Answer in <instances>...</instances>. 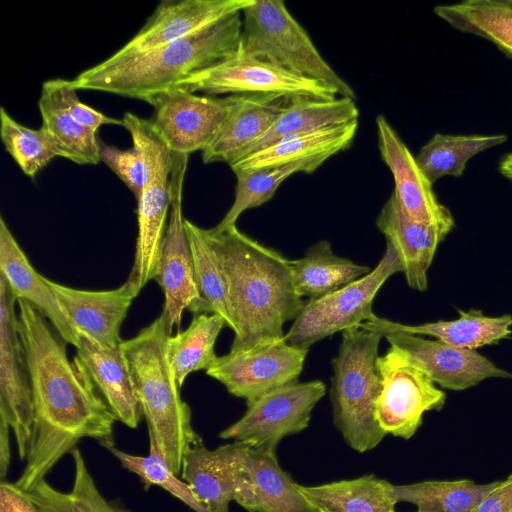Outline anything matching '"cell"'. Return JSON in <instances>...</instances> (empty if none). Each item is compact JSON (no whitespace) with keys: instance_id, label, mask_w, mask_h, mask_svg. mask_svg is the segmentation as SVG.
<instances>
[{"instance_id":"cell-44","label":"cell","mask_w":512,"mask_h":512,"mask_svg":"<svg viewBox=\"0 0 512 512\" xmlns=\"http://www.w3.org/2000/svg\"><path fill=\"white\" fill-rule=\"evenodd\" d=\"M471 512H512V473Z\"/></svg>"},{"instance_id":"cell-34","label":"cell","mask_w":512,"mask_h":512,"mask_svg":"<svg viewBox=\"0 0 512 512\" xmlns=\"http://www.w3.org/2000/svg\"><path fill=\"white\" fill-rule=\"evenodd\" d=\"M502 482L477 484L473 480L422 481L393 485L396 502H409L418 512H471L480 501Z\"/></svg>"},{"instance_id":"cell-28","label":"cell","mask_w":512,"mask_h":512,"mask_svg":"<svg viewBox=\"0 0 512 512\" xmlns=\"http://www.w3.org/2000/svg\"><path fill=\"white\" fill-rule=\"evenodd\" d=\"M247 473L250 496L244 509L248 512H317L281 468L276 453L251 447Z\"/></svg>"},{"instance_id":"cell-42","label":"cell","mask_w":512,"mask_h":512,"mask_svg":"<svg viewBox=\"0 0 512 512\" xmlns=\"http://www.w3.org/2000/svg\"><path fill=\"white\" fill-rule=\"evenodd\" d=\"M57 82L64 106L69 114L81 125L96 132L103 125L114 124L123 126L122 120L111 118L80 101L76 93L77 90L71 86L70 80L57 78Z\"/></svg>"},{"instance_id":"cell-45","label":"cell","mask_w":512,"mask_h":512,"mask_svg":"<svg viewBox=\"0 0 512 512\" xmlns=\"http://www.w3.org/2000/svg\"><path fill=\"white\" fill-rule=\"evenodd\" d=\"M10 426L2 419H0V476L1 481L5 480L8 473L11 451L9 441Z\"/></svg>"},{"instance_id":"cell-20","label":"cell","mask_w":512,"mask_h":512,"mask_svg":"<svg viewBox=\"0 0 512 512\" xmlns=\"http://www.w3.org/2000/svg\"><path fill=\"white\" fill-rule=\"evenodd\" d=\"M173 154L159 161L137 200L138 234L127 279L139 292L155 279L171 207L170 177Z\"/></svg>"},{"instance_id":"cell-26","label":"cell","mask_w":512,"mask_h":512,"mask_svg":"<svg viewBox=\"0 0 512 512\" xmlns=\"http://www.w3.org/2000/svg\"><path fill=\"white\" fill-rule=\"evenodd\" d=\"M358 117L359 109L355 100L350 98L337 97L333 100L303 96L290 98L268 131L250 145L241 158L291 136L346 124L358 120Z\"/></svg>"},{"instance_id":"cell-9","label":"cell","mask_w":512,"mask_h":512,"mask_svg":"<svg viewBox=\"0 0 512 512\" xmlns=\"http://www.w3.org/2000/svg\"><path fill=\"white\" fill-rule=\"evenodd\" d=\"M325 393L326 384L321 380L295 381L247 400L244 415L221 431L219 437L276 453L284 437L309 426L312 411Z\"/></svg>"},{"instance_id":"cell-11","label":"cell","mask_w":512,"mask_h":512,"mask_svg":"<svg viewBox=\"0 0 512 512\" xmlns=\"http://www.w3.org/2000/svg\"><path fill=\"white\" fill-rule=\"evenodd\" d=\"M188 155L173 154L170 177L171 207L155 280L164 294L168 326H179L185 310L200 314L201 297L195 280L192 254L182 213V190Z\"/></svg>"},{"instance_id":"cell-39","label":"cell","mask_w":512,"mask_h":512,"mask_svg":"<svg viewBox=\"0 0 512 512\" xmlns=\"http://www.w3.org/2000/svg\"><path fill=\"white\" fill-rule=\"evenodd\" d=\"M0 131L6 151L30 178L53 158L61 157L56 144L42 127L32 129L18 123L4 107L0 109Z\"/></svg>"},{"instance_id":"cell-19","label":"cell","mask_w":512,"mask_h":512,"mask_svg":"<svg viewBox=\"0 0 512 512\" xmlns=\"http://www.w3.org/2000/svg\"><path fill=\"white\" fill-rule=\"evenodd\" d=\"M48 284L78 334L104 346L121 345V325L139 293L130 282L102 291L76 289L49 279Z\"/></svg>"},{"instance_id":"cell-40","label":"cell","mask_w":512,"mask_h":512,"mask_svg":"<svg viewBox=\"0 0 512 512\" xmlns=\"http://www.w3.org/2000/svg\"><path fill=\"white\" fill-rule=\"evenodd\" d=\"M128 471L136 474L144 489L159 486L195 512H210L197 498L191 486L171 470L157 444L149 440L147 456L133 455L112 446L108 449Z\"/></svg>"},{"instance_id":"cell-4","label":"cell","mask_w":512,"mask_h":512,"mask_svg":"<svg viewBox=\"0 0 512 512\" xmlns=\"http://www.w3.org/2000/svg\"><path fill=\"white\" fill-rule=\"evenodd\" d=\"M171 335L161 313L134 337L123 340L134 390L154 441L171 470L179 475L197 433L189 405L182 400L167 352Z\"/></svg>"},{"instance_id":"cell-10","label":"cell","mask_w":512,"mask_h":512,"mask_svg":"<svg viewBox=\"0 0 512 512\" xmlns=\"http://www.w3.org/2000/svg\"><path fill=\"white\" fill-rule=\"evenodd\" d=\"M382 389L377 404V420L387 435L410 439L428 411H440L446 393L401 350L390 346L377 359Z\"/></svg>"},{"instance_id":"cell-27","label":"cell","mask_w":512,"mask_h":512,"mask_svg":"<svg viewBox=\"0 0 512 512\" xmlns=\"http://www.w3.org/2000/svg\"><path fill=\"white\" fill-rule=\"evenodd\" d=\"M357 129L358 120L291 136L229 166L235 172L316 158L328 159L351 146Z\"/></svg>"},{"instance_id":"cell-17","label":"cell","mask_w":512,"mask_h":512,"mask_svg":"<svg viewBox=\"0 0 512 512\" xmlns=\"http://www.w3.org/2000/svg\"><path fill=\"white\" fill-rule=\"evenodd\" d=\"M443 389L462 391L487 378L512 379V373L496 366L476 350L447 345L407 333L383 335Z\"/></svg>"},{"instance_id":"cell-22","label":"cell","mask_w":512,"mask_h":512,"mask_svg":"<svg viewBox=\"0 0 512 512\" xmlns=\"http://www.w3.org/2000/svg\"><path fill=\"white\" fill-rule=\"evenodd\" d=\"M376 226L386 242L396 250L410 288L424 292L428 287L427 272L437 247L448 235L441 228L412 218L400 205L394 193L383 205Z\"/></svg>"},{"instance_id":"cell-2","label":"cell","mask_w":512,"mask_h":512,"mask_svg":"<svg viewBox=\"0 0 512 512\" xmlns=\"http://www.w3.org/2000/svg\"><path fill=\"white\" fill-rule=\"evenodd\" d=\"M205 232L225 277L234 322L230 350L283 338L284 324L294 321L305 304L294 285L291 260L236 225Z\"/></svg>"},{"instance_id":"cell-36","label":"cell","mask_w":512,"mask_h":512,"mask_svg":"<svg viewBox=\"0 0 512 512\" xmlns=\"http://www.w3.org/2000/svg\"><path fill=\"white\" fill-rule=\"evenodd\" d=\"M507 141L504 134L446 135L436 133L419 150L415 159L428 180L434 184L444 176L460 177L468 161L476 154Z\"/></svg>"},{"instance_id":"cell-8","label":"cell","mask_w":512,"mask_h":512,"mask_svg":"<svg viewBox=\"0 0 512 512\" xmlns=\"http://www.w3.org/2000/svg\"><path fill=\"white\" fill-rule=\"evenodd\" d=\"M173 87L192 93L202 91L211 96L275 94L286 98L303 96L321 100H333L339 96L330 85L238 50L231 57L187 76Z\"/></svg>"},{"instance_id":"cell-25","label":"cell","mask_w":512,"mask_h":512,"mask_svg":"<svg viewBox=\"0 0 512 512\" xmlns=\"http://www.w3.org/2000/svg\"><path fill=\"white\" fill-rule=\"evenodd\" d=\"M0 274L18 299L33 305L67 343L78 346L79 334L63 312L48 279L31 265L3 217L0 218Z\"/></svg>"},{"instance_id":"cell-18","label":"cell","mask_w":512,"mask_h":512,"mask_svg":"<svg viewBox=\"0 0 512 512\" xmlns=\"http://www.w3.org/2000/svg\"><path fill=\"white\" fill-rule=\"evenodd\" d=\"M378 148L394 179V195L415 220L435 225L446 233L455 226L450 210L440 203L433 184L420 169L415 157L383 115L376 117Z\"/></svg>"},{"instance_id":"cell-43","label":"cell","mask_w":512,"mask_h":512,"mask_svg":"<svg viewBox=\"0 0 512 512\" xmlns=\"http://www.w3.org/2000/svg\"><path fill=\"white\" fill-rule=\"evenodd\" d=\"M0 512H42L15 483H0Z\"/></svg>"},{"instance_id":"cell-7","label":"cell","mask_w":512,"mask_h":512,"mask_svg":"<svg viewBox=\"0 0 512 512\" xmlns=\"http://www.w3.org/2000/svg\"><path fill=\"white\" fill-rule=\"evenodd\" d=\"M398 272H403L402 262L394 247L386 242L382 258L367 275L335 292L305 302L285 333L286 341L309 349L328 336L370 320L376 315L372 307L377 292Z\"/></svg>"},{"instance_id":"cell-12","label":"cell","mask_w":512,"mask_h":512,"mask_svg":"<svg viewBox=\"0 0 512 512\" xmlns=\"http://www.w3.org/2000/svg\"><path fill=\"white\" fill-rule=\"evenodd\" d=\"M308 352V348L289 344L284 336L217 356L206 374L247 401L298 381Z\"/></svg>"},{"instance_id":"cell-13","label":"cell","mask_w":512,"mask_h":512,"mask_svg":"<svg viewBox=\"0 0 512 512\" xmlns=\"http://www.w3.org/2000/svg\"><path fill=\"white\" fill-rule=\"evenodd\" d=\"M239 95L198 96L172 87L150 97L151 122L173 154L204 151L214 140Z\"/></svg>"},{"instance_id":"cell-38","label":"cell","mask_w":512,"mask_h":512,"mask_svg":"<svg viewBox=\"0 0 512 512\" xmlns=\"http://www.w3.org/2000/svg\"><path fill=\"white\" fill-rule=\"evenodd\" d=\"M185 229L192 254L195 280L201 297V313L220 315L234 330L226 282L219 257L206 236L205 229L185 219Z\"/></svg>"},{"instance_id":"cell-14","label":"cell","mask_w":512,"mask_h":512,"mask_svg":"<svg viewBox=\"0 0 512 512\" xmlns=\"http://www.w3.org/2000/svg\"><path fill=\"white\" fill-rule=\"evenodd\" d=\"M18 298L0 274V419L14 433L20 460H26L34 412L30 378L18 329Z\"/></svg>"},{"instance_id":"cell-24","label":"cell","mask_w":512,"mask_h":512,"mask_svg":"<svg viewBox=\"0 0 512 512\" xmlns=\"http://www.w3.org/2000/svg\"><path fill=\"white\" fill-rule=\"evenodd\" d=\"M459 317L455 320L428 322L420 325H407L375 315L358 327L376 331L382 335L394 332L412 335H428L447 345L476 350L485 345L498 344L512 336V316H488L481 310L468 311L457 309Z\"/></svg>"},{"instance_id":"cell-46","label":"cell","mask_w":512,"mask_h":512,"mask_svg":"<svg viewBox=\"0 0 512 512\" xmlns=\"http://www.w3.org/2000/svg\"><path fill=\"white\" fill-rule=\"evenodd\" d=\"M500 173L512 182V153L504 156L499 164Z\"/></svg>"},{"instance_id":"cell-41","label":"cell","mask_w":512,"mask_h":512,"mask_svg":"<svg viewBox=\"0 0 512 512\" xmlns=\"http://www.w3.org/2000/svg\"><path fill=\"white\" fill-rule=\"evenodd\" d=\"M100 158L130 189L137 199L147 185L151 166L143 149L133 144L119 149L100 142Z\"/></svg>"},{"instance_id":"cell-31","label":"cell","mask_w":512,"mask_h":512,"mask_svg":"<svg viewBox=\"0 0 512 512\" xmlns=\"http://www.w3.org/2000/svg\"><path fill=\"white\" fill-rule=\"evenodd\" d=\"M291 262L296 291L309 299L335 292L371 271L368 266L336 255L327 240L316 242L303 257Z\"/></svg>"},{"instance_id":"cell-16","label":"cell","mask_w":512,"mask_h":512,"mask_svg":"<svg viewBox=\"0 0 512 512\" xmlns=\"http://www.w3.org/2000/svg\"><path fill=\"white\" fill-rule=\"evenodd\" d=\"M253 1H162L144 26L125 45L104 61L115 63L187 37L230 15L242 12Z\"/></svg>"},{"instance_id":"cell-1","label":"cell","mask_w":512,"mask_h":512,"mask_svg":"<svg viewBox=\"0 0 512 512\" xmlns=\"http://www.w3.org/2000/svg\"><path fill=\"white\" fill-rule=\"evenodd\" d=\"M18 329L28 368L34 422L25 467L14 482L30 491L83 438L109 449L117 421L83 371L67 355V342L33 305L18 299Z\"/></svg>"},{"instance_id":"cell-23","label":"cell","mask_w":512,"mask_h":512,"mask_svg":"<svg viewBox=\"0 0 512 512\" xmlns=\"http://www.w3.org/2000/svg\"><path fill=\"white\" fill-rule=\"evenodd\" d=\"M289 99L275 94H239L218 134L201 152L203 162L231 165L240 159L268 131Z\"/></svg>"},{"instance_id":"cell-5","label":"cell","mask_w":512,"mask_h":512,"mask_svg":"<svg viewBox=\"0 0 512 512\" xmlns=\"http://www.w3.org/2000/svg\"><path fill=\"white\" fill-rule=\"evenodd\" d=\"M382 337L376 331L350 327L342 331L338 352L331 361L333 423L346 444L359 453L374 449L386 435L376 415L382 389L377 368Z\"/></svg>"},{"instance_id":"cell-35","label":"cell","mask_w":512,"mask_h":512,"mask_svg":"<svg viewBox=\"0 0 512 512\" xmlns=\"http://www.w3.org/2000/svg\"><path fill=\"white\" fill-rule=\"evenodd\" d=\"M225 326L220 315L201 313L194 315L184 331L169 336L168 357L180 388L189 374L207 370L215 361V343Z\"/></svg>"},{"instance_id":"cell-37","label":"cell","mask_w":512,"mask_h":512,"mask_svg":"<svg viewBox=\"0 0 512 512\" xmlns=\"http://www.w3.org/2000/svg\"><path fill=\"white\" fill-rule=\"evenodd\" d=\"M327 159L316 158L296 161L279 166L235 171V198L223 219L214 227L218 230L236 225L246 210L259 207L269 201L278 187L295 173H312Z\"/></svg>"},{"instance_id":"cell-3","label":"cell","mask_w":512,"mask_h":512,"mask_svg":"<svg viewBox=\"0 0 512 512\" xmlns=\"http://www.w3.org/2000/svg\"><path fill=\"white\" fill-rule=\"evenodd\" d=\"M242 12L187 37L115 62H99L70 80L76 90H92L147 101L187 76L235 54Z\"/></svg>"},{"instance_id":"cell-21","label":"cell","mask_w":512,"mask_h":512,"mask_svg":"<svg viewBox=\"0 0 512 512\" xmlns=\"http://www.w3.org/2000/svg\"><path fill=\"white\" fill-rule=\"evenodd\" d=\"M74 361L83 369L117 421L129 428H137L143 414L122 346H104L79 333Z\"/></svg>"},{"instance_id":"cell-6","label":"cell","mask_w":512,"mask_h":512,"mask_svg":"<svg viewBox=\"0 0 512 512\" xmlns=\"http://www.w3.org/2000/svg\"><path fill=\"white\" fill-rule=\"evenodd\" d=\"M238 51L330 85L340 97L356 99L353 88L324 59L281 0H254L242 11Z\"/></svg>"},{"instance_id":"cell-33","label":"cell","mask_w":512,"mask_h":512,"mask_svg":"<svg viewBox=\"0 0 512 512\" xmlns=\"http://www.w3.org/2000/svg\"><path fill=\"white\" fill-rule=\"evenodd\" d=\"M70 454L74 477L69 491L57 490L43 479L26 492L42 512H131L119 500H108L101 493L80 449Z\"/></svg>"},{"instance_id":"cell-30","label":"cell","mask_w":512,"mask_h":512,"mask_svg":"<svg viewBox=\"0 0 512 512\" xmlns=\"http://www.w3.org/2000/svg\"><path fill=\"white\" fill-rule=\"evenodd\" d=\"M38 108L41 127L52 138L61 157L80 165L101 161L97 132L81 125L69 114L61 100L57 79L42 84Z\"/></svg>"},{"instance_id":"cell-32","label":"cell","mask_w":512,"mask_h":512,"mask_svg":"<svg viewBox=\"0 0 512 512\" xmlns=\"http://www.w3.org/2000/svg\"><path fill=\"white\" fill-rule=\"evenodd\" d=\"M451 27L495 44L512 58V0H463L434 7Z\"/></svg>"},{"instance_id":"cell-15","label":"cell","mask_w":512,"mask_h":512,"mask_svg":"<svg viewBox=\"0 0 512 512\" xmlns=\"http://www.w3.org/2000/svg\"><path fill=\"white\" fill-rule=\"evenodd\" d=\"M251 447L248 442L234 441L210 450L197 435L183 459L181 477L210 512H230L232 501L241 507L247 502Z\"/></svg>"},{"instance_id":"cell-29","label":"cell","mask_w":512,"mask_h":512,"mask_svg":"<svg viewBox=\"0 0 512 512\" xmlns=\"http://www.w3.org/2000/svg\"><path fill=\"white\" fill-rule=\"evenodd\" d=\"M297 487L317 512H397L392 484L373 474Z\"/></svg>"}]
</instances>
